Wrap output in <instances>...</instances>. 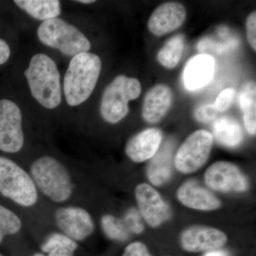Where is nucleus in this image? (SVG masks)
Here are the masks:
<instances>
[{
    "label": "nucleus",
    "mask_w": 256,
    "mask_h": 256,
    "mask_svg": "<svg viewBox=\"0 0 256 256\" xmlns=\"http://www.w3.org/2000/svg\"><path fill=\"white\" fill-rule=\"evenodd\" d=\"M122 256H152L148 248L141 242H134L126 247Z\"/></svg>",
    "instance_id": "nucleus-30"
},
{
    "label": "nucleus",
    "mask_w": 256,
    "mask_h": 256,
    "mask_svg": "<svg viewBox=\"0 0 256 256\" xmlns=\"http://www.w3.org/2000/svg\"><path fill=\"white\" fill-rule=\"evenodd\" d=\"M214 60L210 56L200 54L188 60L184 70V82L188 90L202 88L212 80L214 74Z\"/></svg>",
    "instance_id": "nucleus-16"
},
{
    "label": "nucleus",
    "mask_w": 256,
    "mask_h": 256,
    "mask_svg": "<svg viewBox=\"0 0 256 256\" xmlns=\"http://www.w3.org/2000/svg\"><path fill=\"white\" fill-rule=\"evenodd\" d=\"M213 141V136L204 130L190 134L176 152L174 159L176 169L188 174L201 168L208 159Z\"/></svg>",
    "instance_id": "nucleus-7"
},
{
    "label": "nucleus",
    "mask_w": 256,
    "mask_h": 256,
    "mask_svg": "<svg viewBox=\"0 0 256 256\" xmlns=\"http://www.w3.org/2000/svg\"><path fill=\"white\" fill-rule=\"evenodd\" d=\"M172 144L166 142L153 156L146 169L150 181L156 186L166 183L172 174Z\"/></svg>",
    "instance_id": "nucleus-18"
},
{
    "label": "nucleus",
    "mask_w": 256,
    "mask_h": 256,
    "mask_svg": "<svg viewBox=\"0 0 256 256\" xmlns=\"http://www.w3.org/2000/svg\"><path fill=\"white\" fill-rule=\"evenodd\" d=\"M76 2L82 3V4H92V3L95 2L94 0H80V1H76Z\"/></svg>",
    "instance_id": "nucleus-33"
},
{
    "label": "nucleus",
    "mask_w": 256,
    "mask_h": 256,
    "mask_svg": "<svg viewBox=\"0 0 256 256\" xmlns=\"http://www.w3.org/2000/svg\"><path fill=\"white\" fill-rule=\"evenodd\" d=\"M218 114L214 104H206L197 108L194 111V118L198 122L208 124L216 118Z\"/></svg>",
    "instance_id": "nucleus-27"
},
{
    "label": "nucleus",
    "mask_w": 256,
    "mask_h": 256,
    "mask_svg": "<svg viewBox=\"0 0 256 256\" xmlns=\"http://www.w3.org/2000/svg\"><path fill=\"white\" fill-rule=\"evenodd\" d=\"M205 182L216 191L242 192L247 190L246 178L238 166L228 162H216L205 173Z\"/></svg>",
    "instance_id": "nucleus-10"
},
{
    "label": "nucleus",
    "mask_w": 256,
    "mask_h": 256,
    "mask_svg": "<svg viewBox=\"0 0 256 256\" xmlns=\"http://www.w3.org/2000/svg\"><path fill=\"white\" fill-rule=\"evenodd\" d=\"M30 176L37 190L56 203L68 201L73 194V182L68 170L52 156H42L34 162Z\"/></svg>",
    "instance_id": "nucleus-3"
},
{
    "label": "nucleus",
    "mask_w": 256,
    "mask_h": 256,
    "mask_svg": "<svg viewBox=\"0 0 256 256\" xmlns=\"http://www.w3.org/2000/svg\"><path fill=\"white\" fill-rule=\"evenodd\" d=\"M213 133L217 142L228 148H236L242 142V126L234 118L224 116L217 119L214 124Z\"/></svg>",
    "instance_id": "nucleus-19"
},
{
    "label": "nucleus",
    "mask_w": 256,
    "mask_h": 256,
    "mask_svg": "<svg viewBox=\"0 0 256 256\" xmlns=\"http://www.w3.org/2000/svg\"><path fill=\"white\" fill-rule=\"evenodd\" d=\"M227 242L222 230L206 226H192L181 236V245L188 252H197L216 250Z\"/></svg>",
    "instance_id": "nucleus-12"
},
{
    "label": "nucleus",
    "mask_w": 256,
    "mask_h": 256,
    "mask_svg": "<svg viewBox=\"0 0 256 256\" xmlns=\"http://www.w3.org/2000/svg\"><path fill=\"white\" fill-rule=\"evenodd\" d=\"M162 140V132L156 128L144 130L128 141L126 153L134 162H142L151 159L159 150Z\"/></svg>",
    "instance_id": "nucleus-14"
},
{
    "label": "nucleus",
    "mask_w": 256,
    "mask_h": 256,
    "mask_svg": "<svg viewBox=\"0 0 256 256\" xmlns=\"http://www.w3.org/2000/svg\"><path fill=\"white\" fill-rule=\"evenodd\" d=\"M136 197L140 213L152 227L159 226L170 218L169 206L160 194L148 184H141L136 188Z\"/></svg>",
    "instance_id": "nucleus-11"
},
{
    "label": "nucleus",
    "mask_w": 256,
    "mask_h": 256,
    "mask_svg": "<svg viewBox=\"0 0 256 256\" xmlns=\"http://www.w3.org/2000/svg\"><path fill=\"white\" fill-rule=\"evenodd\" d=\"M239 104L244 114V120L248 132L252 136L256 132V85L249 80L242 85L239 94Z\"/></svg>",
    "instance_id": "nucleus-20"
},
{
    "label": "nucleus",
    "mask_w": 256,
    "mask_h": 256,
    "mask_svg": "<svg viewBox=\"0 0 256 256\" xmlns=\"http://www.w3.org/2000/svg\"><path fill=\"white\" fill-rule=\"evenodd\" d=\"M33 256H46L44 255L42 252H36V254H34Z\"/></svg>",
    "instance_id": "nucleus-34"
},
{
    "label": "nucleus",
    "mask_w": 256,
    "mask_h": 256,
    "mask_svg": "<svg viewBox=\"0 0 256 256\" xmlns=\"http://www.w3.org/2000/svg\"><path fill=\"white\" fill-rule=\"evenodd\" d=\"M122 222L130 233L141 234L144 230L142 216L136 208L128 210Z\"/></svg>",
    "instance_id": "nucleus-26"
},
{
    "label": "nucleus",
    "mask_w": 256,
    "mask_h": 256,
    "mask_svg": "<svg viewBox=\"0 0 256 256\" xmlns=\"http://www.w3.org/2000/svg\"><path fill=\"white\" fill-rule=\"evenodd\" d=\"M0 194L24 207L33 206L38 201V190L32 176L3 156H0Z\"/></svg>",
    "instance_id": "nucleus-6"
},
{
    "label": "nucleus",
    "mask_w": 256,
    "mask_h": 256,
    "mask_svg": "<svg viewBox=\"0 0 256 256\" xmlns=\"http://www.w3.org/2000/svg\"><path fill=\"white\" fill-rule=\"evenodd\" d=\"M78 248L75 240L62 233H53L42 244V252L48 256H74Z\"/></svg>",
    "instance_id": "nucleus-23"
},
{
    "label": "nucleus",
    "mask_w": 256,
    "mask_h": 256,
    "mask_svg": "<svg viewBox=\"0 0 256 256\" xmlns=\"http://www.w3.org/2000/svg\"><path fill=\"white\" fill-rule=\"evenodd\" d=\"M178 196L184 205L194 210H213L220 206V200L215 195L194 181L183 184L178 190Z\"/></svg>",
    "instance_id": "nucleus-17"
},
{
    "label": "nucleus",
    "mask_w": 256,
    "mask_h": 256,
    "mask_svg": "<svg viewBox=\"0 0 256 256\" xmlns=\"http://www.w3.org/2000/svg\"><path fill=\"white\" fill-rule=\"evenodd\" d=\"M248 41L254 50H256V12L250 13L246 22Z\"/></svg>",
    "instance_id": "nucleus-29"
},
{
    "label": "nucleus",
    "mask_w": 256,
    "mask_h": 256,
    "mask_svg": "<svg viewBox=\"0 0 256 256\" xmlns=\"http://www.w3.org/2000/svg\"><path fill=\"white\" fill-rule=\"evenodd\" d=\"M185 36L182 34L170 38L158 52L156 60L166 68L176 67L182 56Z\"/></svg>",
    "instance_id": "nucleus-22"
},
{
    "label": "nucleus",
    "mask_w": 256,
    "mask_h": 256,
    "mask_svg": "<svg viewBox=\"0 0 256 256\" xmlns=\"http://www.w3.org/2000/svg\"><path fill=\"white\" fill-rule=\"evenodd\" d=\"M24 137L20 108L8 99L0 100V150L16 153L23 148Z\"/></svg>",
    "instance_id": "nucleus-8"
},
{
    "label": "nucleus",
    "mask_w": 256,
    "mask_h": 256,
    "mask_svg": "<svg viewBox=\"0 0 256 256\" xmlns=\"http://www.w3.org/2000/svg\"><path fill=\"white\" fill-rule=\"evenodd\" d=\"M203 256H230V255H229L228 252H226V250L216 249V250L207 252Z\"/></svg>",
    "instance_id": "nucleus-32"
},
{
    "label": "nucleus",
    "mask_w": 256,
    "mask_h": 256,
    "mask_svg": "<svg viewBox=\"0 0 256 256\" xmlns=\"http://www.w3.org/2000/svg\"><path fill=\"white\" fill-rule=\"evenodd\" d=\"M22 223L16 214L0 204V244L5 236L14 235L20 232Z\"/></svg>",
    "instance_id": "nucleus-25"
},
{
    "label": "nucleus",
    "mask_w": 256,
    "mask_h": 256,
    "mask_svg": "<svg viewBox=\"0 0 256 256\" xmlns=\"http://www.w3.org/2000/svg\"><path fill=\"white\" fill-rule=\"evenodd\" d=\"M40 41L60 50L63 54L74 56L88 52L90 42L78 28L60 18L43 22L37 30Z\"/></svg>",
    "instance_id": "nucleus-4"
},
{
    "label": "nucleus",
    "mask_w": 256,
    "mask_h": 256,
    "mask_svg": "<svg viewBox=\"0 0 256 256\" xmlns=\"http://www.w3.org/2000/svg\"><path fill=\"white\" fill-rule=\"evenodd\" d=\"M186 11L181 3L170 2L160 5L150 16L148 26L156 36H163L180 28L186 20Z\"/></svg>",
    "instance_id": "nucleus-13"
},
{
    "label": "nucleus",
    "mask_w": 256,
    "mask_h": 256,
    "mask_svg": "<svg viewBox=\"0 0 256 256\" xmlns=\"http://www.w3.org/2000/svg\"><path fill=\"white\" fill-rule=\"evenodd\" d=\"M11 54V50L8 44L0 38V65H2L8 62Z\"/></svg>",
    "instance_id": "nucleus-31"
},
{
    "label": "nucleus",
    "mask_w": 256,
    "mask_h": 256,
    "mask_svg": "<svg viewBox=\"0 0 256 256\" xmlns=\"http://www.w3.org/2000/svg\"><path fill=\"white\" fill-rule=\"evenodd\" d=\"M24 75L32 96L40 105L48 109L60 105V74L54 60L44 54L34 55Z\"/></svg>",
    "instance_id": "nucleus-2"
},
{
    "label": "nucleus",
    "mask_w": 256,
    "mask_h": 256,
    "mask_svg": "<svg viewBox=\"0 0 256 256\" xmlns=\"http://www.w3.org/2000/svg\"><path fill=\"white\" fill-rule=\"evenodd\" d=\"M101 226L106 236L111 240L124 242L129 238L130 234L122 220L112 215L104 216L101 218Z\"/></svg>",
    "instance_id": "nucleus-24"
},
{
    "label": "nucleus",
    "mask_w": 256,
    "mask_h": 256,
    "mask_svg": "<svg viewBox=\"0 0 256 256\" xmlns=\"http://www.w3.org/2000/svg\"><path fill=\"white\" fill-rule=\"evenodd\" d=\"M14 3L32 18L44 22L57 18L60 13L57 0H15Z\"/></svg>",
    "instance_id": "nucleus-21"
},
{
    "label": "nucleus",
    "mask_w": 256,
    "mask_h": 256,
    "mask_svg": "<svg viewBox=\"0 0 256 256\" xmlns=\"http://www.w3.org/2000/svg\"><path fill=\"white\" fill-rule=\"evenodd\" d=\"M0 256H2L1 254H0Z\"/></svg>",
    "instance_id": "nucleus-35"
},
{
    "label": "nucleus",
    "mask_w": 256,
    "mask_h": 256,
    "mask_svg": "<svg viewBox=\"0 0 256 256\" xmlns=\"http://www.w3.org/2000/svg\"><path fill=\"white\" fill-rule=\"evenodd\" d=\"M54 218L62 234L76 242L85 240L95 229L92 216L82 207H60L56 210Z\"/></svg>",
    "instance_id": "nucleus-9"
},
{
    "label": "nucleus",
    "mask_w": 256,
    "mask_h": 256,
    "mask_svg": "<svg viewBox=\"0 0 256 256\" xmlns=\"http://www.w3.org/2000/svg\"><path fill=\"white\" fill-rule=\"evenodd\" d=\"M236 92L234 88H228L223 90L217 97L215 107L218 112H225L228 110L235 98Z\"/></svg>",
    "instance_id": "nucleus-28"
},
{
    "label": "nucleus",
    "mask_w": 256,
    "mask_h": 256,
    "mask_svg": "<svg viewBox=\"0 0 256 256\" xmlns=\"http://www.w3.org/2000/svg\"><path fill=\"white\" fill-rule=\"evenodd\" d=\"M173 92L164 84H158L146 92L143 102V118L149 124H156L164 117L171 107Z\"/></svg>",
    "instance_id": "nucleus-15"
},
{
    "label": "nucleus",
    "mask_w": 256,
    "mask_h": 256,
    "mask_svg": "<svg viewBox=\"0 0 256 256\" xmlns=\"http://www.w3.org/2000/svg\"><path fill=\"white\" fill-rule=\"evenodd\" d=\"M142 87L137 78L116 76L106 88L100 102V114L106 122L116 124L129 112L130 101L138 98Z\"/></svg>",
    "instance_id": "nucleus-5"
},
{
    "label": "nucleus",
    "mask_w": 256,
    "mask_h": 256,
    "mask_svg": "<svg viewBox=\"0 0 256 256\" xmlns=\"http://www.w3.org/2000/svg\"><path fill=\"white\" fill-rule=\"evenodd\" d=\"M98 56L85 52L74 56L64 79V92L68 106H77L90 97L100 76Z\"/></svg>",
    "instance_id": "nucleus-1"
}]
</instances>
